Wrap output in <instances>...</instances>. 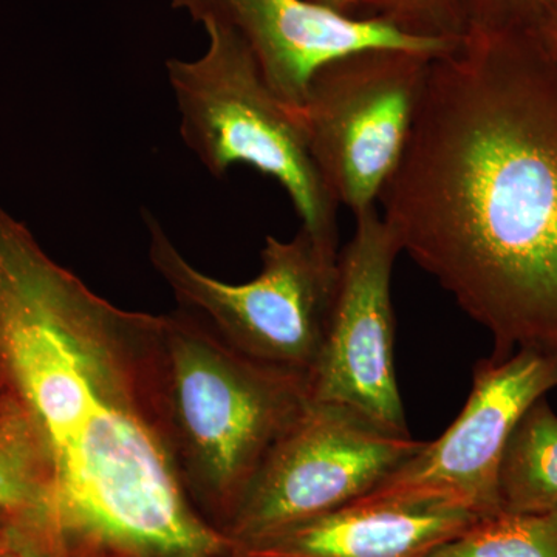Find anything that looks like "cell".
<instances>
[{"label":"cell","instance_id":"6da1fadb","mask_svg":"<svg viewBox=\"0 0 557 557\" xmlns=\"http://www.w3.org/2000/svg\"><path fill=\"white\" fill-rule=\"evenodd\" d=\"M380 201L493 357L557 346V58L533 33H469L432 60Z\"/></svg>","mask_w":557,"mask_h":557},{"label":"cell","instance_id":"7a4b0ae2","mask_svg":"<svg viewBox=\"0 0 557 557\" xmlns=\"http://www.w3.org/2000/svg\"><path fill=\"white\" fill-rule=\"evenodd\" d=\"M156 318L91 292L0 207V362L49 457L65 544L90 557H236L168 449Z\"/></svg>","mask_w":557,"mask_h":557},{"label":"cell","instance_id":"3957f363","mask_svg":"<svg viewBox=\"0 0 557 557\" xmlns=\"http://www.w3.org/2000/svg\"><path fill=\"white\" fill-rule=\"evenodd\" d=\"M153 348L180 483L223 533L274 443L310 401V376L240 354L182 309L156 318Z\"/></svg>","mask_w":557,"mask_h":557},{"label":"cell","instance_id":"277c9868","mask_svg":"<svg viewBox=\"0 0 557 557\" xmlns=\"http://www.w3.org/2000/svg\"><path fill=\"white\" fill-rule=\"evenodd\" d=\"M203 27L209 42L200 58L166 61L183 141L214 177L247 164L276 180L300 228L338 252L339 205L319 172L299 112L274 94L236 32L215 22Z\"/></svg>","mask_w":557,"mask_h":557},{"label":"cell","instance_id":"5b68a950","mask_svg":"<svg viewBox=\"0 0 557 557\" xmlns=\"http://www.w3.org/2000/svg\"><path fill=\"white\" fill-rule=\"evenodd\" d=\"M145 223L150 263L174 293L178 309L240 354L311 375L335 300L339 251L322 247L304 228L289 240L269 236L258 277L226 284L190 265L149 212Z\"/></svg>","mask_w":557,"mask_h":557},{"label":"cell","instance_id":"8992f818","mask_svg":"<svg viewBox=\"0 0 557 557\" xmlns=\"http://www.w3.org/2000/svg\"><path fill=\"white\" fill-rule=\"evenodd\" d=\"M434 54L370 47L313 73L299 110L319 172L354 215L375 208L398 170Z\"/></svg>","mask_w":557,"mask_h":557},{"label":"cell","instance_id":"52a82bcc","mask_svg":"<svg viewBox=\"0 0 557 557\" xmlns=\"http://www.w3.org/2000/svg\"><path fill=\"white\" fill-rule=\"evenodd\" d=\"M423 443L354 406L310 398L274 443L223 533L240 548L346 507Z\"/></svg>","mask_w":557,"mask_h":557},{"label":"cell","instance_id":"ba28073f","mask_svg":"<svg viewBox=\"0 0 557 557\" xmlns=\"http://www.w3.org/2000/svg\"><path fill=\"white\" fill-rule=\"evenodd\" d=\"M557 388V346L520 347L480 359L463 409L443 435L424 442L369 496L437 500L478 518L502 511L498 467L520 418Z\"/></svg>","mask_w":557,"mask_h":557},{"label":"cell","instance_id":"9c48e42d","mask_svg":"<svg viewBox=\"0 0 557 557\" xmlns=\"http://www.w3.org/2000/svg\"><path fill=\"white\" fill-rule=\"evenodd\" d=\"M355 219L354 236L339 251L327 333L310 375L311 398L344 403L409 431L395 372L391 295L401 247L375 208Z\"/></svg>","mask_w":557,"mask_h":557},{"label":"cell","instance_id":"30bf717a","mask_svg":"<svg viewBox=\"0 0 557 557\" xmlns=\"http://www.w3.org/2000/svg\"><path fill=\"white\" fill-rule=\"evenodd\" d=\"M194 21L225 25L247 44L263 78L299 112L313 73L322 64L370 47L448 53L458 44L410 38L383 22L344 16L310 0H171Z\"/></svg>","mask_w":557,"mask_h":557},{"label":"cell","instance_id":"8fae6325","mask_svg":"<svg viewBox=\"0 0 557 557\" xmlns=\"http://www.w3.org/2000/svg\"><path fill=\"white\" fill-rule=\"evenodd\" d=\"M475 519L446 502L368 494L240 549L247 557H428Z\"/></svg>","mask_w":557,"mask_h":557},{"label":"cell","instance_id":"7c38bea8","mask_svg":"<svg viewBox=\"0 0 557 557\" xmlns=\"http://www.w3.org/2000/svg\"><path fill=\"white\" fill-rule=\"evenodd\" d=\"M0 512L44 541L64 544L54 520L49 457L16 401L7 403L0 412Z\"/></svg>","mask_w":557,"mask_h":557},{"label":"cell","instance_id":"4fadbf2b","mask_svg":"<svg viewBox=\"0 0 557 557\" xmlns=\"http://www.w3.org/2000/svg\"><path fill=\"white\" fill-rule=\"evenodd\" d=\"M498 497L504 511L557 508V413L545 397L509 435L498 467Z\"/></svg>","mask_w":557,"mask_h":557},{"label":"cell","instance_id":"5bb4252c","mask_svg":"<svg viewBox=\"0 0 557 557\" xmlns=\"http://www.w3.org/2000/svg\"><path fill=\"white\" fill-rule=\"evenodd\" d=\"M428 557H557V508L475 519Z\"/></svg>","mask_w":557,"mask_h":557},{"label":"cell","instance_id":"9a60e30c","mask_svg":"<svg viewBox=\"0 0 557 557\" xmlns=\"http://www.w3.org/2000/svg\"><path fill=\"white\" fill-rule=\"evenodd\" d=\"M355 17H369L410 38L458 44L469 32V0H355Z\"/></svg>","mask_w":557,"mask_h":557},{"label":"cell","instance_id":"2e32d148","mask_svg":"<svg viewBox=\"0 0 557 557\" xmlns=\"http://www.w3.org/2000/svg\"><path fill=\"white\" fill-rule=\"evenodd\" d=\"M544 3L545 0H469L468 35L533 32Z\"/></svg>","mask_w":557,"mask_h":557},{"label":"cell","instance_id":"e0dca14e","mask_svg":"<svg viewBox=\"0 0 557 557\" xmlns=\"http://www.w3.org/2000/svg\"><path fill=\"white\" fill-rule=\"evenodd\" d=\"M531 33L536 36L545 50L557 58V0H545L536 27Z\"/></svg>","mask_w":557,"mask_h":557},{"label":"cell","instance_id":"ac0fdd59","mask_svg":"<svg viewBox=\"0 0 557 557\" xmlns=\"http://www.w3.org/2000/svg\"><path fill=\"white\" fill-rule=\"evenodd\" d=\"M319 7L344 14V16L355 17V0H310Z\"/></svg>","mask_w":557,"mask_h":557},{"label":"cell","instance_id":"d6986e66","mask_svg":"<svg viewBox=\"0 0 557 557\" xmlns=\"http://www.w3.org/2000/svg\"><path fill=\"white\" fill-rule=\"evenodd\" d=\"M0 557H89L87 555H84V553L76 552V549L72 548H51L47 549L44 555H36V553H33V555H5Z\"/></svg>","mask_w":557,"mask_h":557}]
</instances>
